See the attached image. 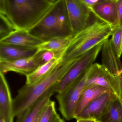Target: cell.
Here are the masks:
<instances>
[{
  "mask_svg": "<svg viewBox=\"0 0 122 122\" xmlns=\"http://www.w3.org/2000/svg\"><path fill=\"white\" fill-rule=\"evenodd\" d=\"M28 31L43 41L74 36L66 0H57L40 21Z\"/></svg>",
  "mask_w": 122,
  "mask_h": 122,
  "instance_id": "cell-1",
  "label": "cell"
},
{
  "mask_svg": "<svg viewBox=\"0 0 122 122\" xmlns=\"http://www.w3.org/2000/svg\"><path fill=\"white\" fill-rule=\"evenodd\" d=\"M77 59L61 63L48 76L36 83L25 84L13 99L14 117L17 118L21 116L48 90L56 85Z\"/></svg>",
  "mask_w": 122,
  "mask_h": 122,
  "instance_id": "cell-2",
  "label": "cell"
},
{
  "mask_svg": "<svg viewBox=\"0 0 122 122\" xmlns=\"http://www.w3.org/2000/svg\"><path fill=\"white\" fill-rule=\"evenodd\" d=\"M114 30L112 25L95 17L94 21L84 30L74 35L62 57V63L78 59L91 49L109 39Z\"/></svg>",
  "mask_w": 122,
  "mask_h": 122,
  "instance_id": "cell-3",
  "label": "cell"
},
{
  "mask_svg": "<svg viewBox=\"0 0 122 122\" xmlns=\"http://www.w3.org/2000/svg\"><path fill=\"white\" fill-rule=\"evenodd\" d=\"M4 15L16 30H28L36 25L53 4L43 0H5Z\"/></svg>",
  "mask_w": 122,
  "mask_h": 122,
  "instance_id": "cell-4",
  "label": "cell"
},
{
  "mask_svg": "<svg viewBox=\"0 0 122 122\" xmlns=\"http://www.w3.org/2000/svg\"><path fill=\"white\" fill-rule=\"evenodd\" d=\"M93 64L81 76L63 92L57 93L56 96L59 104V110L67 120L74 119L77 105L85 88Z\"/></svg>",
  "mask_w": 122,
  "mask_h": 122,
  "instance_id": "cell-5",
  "label": "cell"
},
{
  "mask_svg": "<svg viewBox=\"0 0 122 122\" xmlns=\"http://www.w3.org/2000/svg\"><path fill=\"white\" fill-rule=\"evenodd\" d=\"M104 42L98 44L80 56L64 75L55 87V92H62L84 74L94 64Z\"/></svg>",
  "mask_w": 122,
  "mask_h": 122,
  "instance_id": "cell-6",
  "label": "cell"
},
{
  "mask_svg": "<svg viewBox=\"0 0 122 122\" xmlns=\"http://www.w3.org/2000/svg\"><path fill=\"white\" fill-rule=\"evenodd\" d=\"M92 85L105 87L115 95L119 99H121L120 76L111 74L106 67L99 63L93 64L85 87Z\"/></svg>",
  "mask_w": 122,
  "mask_h": 122,
  "instance_id": "cell-7",
  "label": "cell"
},
{
  "mask_svg": "<svg viewBox=\"0 0 122 122\" xmlns=\"http://www.w3.org/2000/svg\"><path fill=\"white\" fill-rule=\"evenodd\" d=\"M66 2L72 32L74 35L87 26L92 12L89 6L79 0H66Z\"/></svg>",
  "mask_w": 122,
  "mask_h": 122,
  "instance_id": "cell-8",
  "label": "cell"
},
{
  "mask_svg": "<svg viewBox=\"0 0 122 122\" xmlns=\"http://www.w3.org/2000/svg\"><path fill=\"white\" fill-rule=\"evenodd\" d=\"M117 96L111 92L100 96L89 103L74 119H92L96 120L107 111Z\"/></svg>",
  "mask_w": 122,
  "mask_h": 122,
  "instance_id": "cell-9",
  "label": "cell"
},
{
  "mask_svg": "<svg viewBox=\"0 0 122 122\" xmlns=\"http://www.w3.org/2000/svg\"><path fill=\"white\" fill-rule=\"evenodd\" d=\"M39 66L36 54L29 58L16 61H0V74L5 75L8 72L13 71L26 76Z\"/></svg>",
  "mask_w": 122,
  "mask_h": 122,
  "instance_id": "cell-10",
  "label": "cell"
},
{
  "mask_svg": "<svg viewBox=\"0 0 122 122\" xmlns=\"http://www.w3.org/2000/svg\"><path fill=\"white\" fill-rule=\"evenodd\" d=\"M13 99L4 75L0 74V119L13 122Z\"/></svg>",
  "mask_w": 122,
  "mask_h": 122,
  "instance_id": "cell-11",
  "label": "cell"
},
{
  "mask_svg": "<svg viewBox=\"0 0 122 122\" xmlns=\"http://www.w3.org/2000/svg\"><path fill=\"white\" fill-rule=\"evenodd\" d=\"M102 65L111 74L119 76L122 71V63L117 54L111 39L102 44L101 49Z\"/></svg>",
  "mask_w": 122,
  "mask_h": 122,
  "instance_id": "cell-12",
  "label": "cell"
},
{
  "mask_svg": "<svg viewBox=\"0 0 122 122\" xmlns=\"http://www.w3.org/2000/svg\"><path fill=\"white\" fill-rule=\"evenodd\" d=\"M37 48H29L0 43V61H11L33 56Z\"/></svg>",
  "mask_w": 122,
  "mask_h": 122,
  "instance_id": "cell-13",
  "label": "cell"
},
{
  "mask_svg": "<svg viewBox=\"0 0 122 122\" xmlns=\"http://www.w3.org/2000/svg\"><path fill=\"white\" fill-rule=\"evenodd\" d=\"M43 41L30 34L28 30H17L0 41L1 43L29 48H37Z\"/></svg>",
  "mask_w": 122,
  "mask_h": 122,
  "instance_id": "cell-14",
  "label": "cell"
},
{
  "mask_svg": "<svg viewBox=\"0 0 122 122\" xmlns=\"http://www.w3.org/2000/svg\"><path fill=\"white\" fill-rule=\"evenodd\" d=\"M92 13L97 18L112 26L117 19V7L116 1L99 2L90 8Z\"/></svg>",
  "mask_w": 122,
  "mask_h": 122,
  "instance_id": "cell-15",
  "label": "cell"
},
{
  "mask_svg": "<svg viewBox=\"0 0 122 122\" xmlns=\"http://www.w3.org/2000/svg\"><path fill=\"white\" fill-rule=\"evenodd\" d=\"M55 86L48 90L21 116L17 117L15 122H33L42 108L56 92Z\"/></svg>",
  "mask_w": 122,
  "mask_h": 122,
  "instance_id": "cell-16",
  "label": "cell"
},
{
  "mask_svg": "<svg viewBox=\"0 0 122 122\" xmlns=\"http://www.w3.org/2000/svg\"><path fill=\"white\" fill-rule=\"evenodd\" d=\"M74 36L57 38L43 41L37 47L38 51H48L53 53L57 59H62Z\"/></svg>",
  "mask_w": 122,
  "mask_h": 122,
  "instance_id": "cell-17",
  "label": "cell"
},
{
  "mask_svg": "<svg viewBox=\"0 0 122 122\" xmlns=\"http://www.w3.org/2000/svg\"><path fill=\"white\" fill-rule=\"evenodd\" d=\"M108 92H110L105 87L99 85H92L85 87L77 105L74 119L89 103L101 95Z\"/></svg>",
  "mask_w": 122,
  "mask_h": 122,
  "instance_id": "cell-18",
  "label": "cell"
},
{
  "mask_svg": "<svg viewBox=\"0 0 122 122\" xmlns=\"http://www.w3.org/2000/svg\"><path fill=\"white\" fill-rule=\"evenodd\" d=\"M62 62V59L54 58L39 66L33 72L26 76L27 84H32L46 77Z\"/></svg>",
  "mask_w": 122,
  "mask_h": 122,
  "instance_id": "cell-19",
  "label": "cell"
},
{
  "mask_svg": "<svg viewBox=\"0 0 122 122\" xmlns=\"http://www.w3.org/2000/svg\"><path fill=\"white\" fill-rule=\"evenodd\" d=\"M96 122H122V104L117 97L112 102L107 111Z\"/></svg>",
  "mask_w": 122,
  "mask_h": 122,
  "instance_id": "cell-20",
  "label": "cell"
},
{
  "mask_svg": "<svg viewBox=\"0 0 122 122\" xmlns=\"http://www.w3.org/2000/svg\"><path fill=\"white\" fill-rule=\"evenodd\" d=\"M59 117L56 110L55 102L50 100L41 111L39 122H54Z\"/></svg>",
  "mask_w": 122,
  "mask_h": 122,
  "instance_id": "cell-21",
  "label": "cell"
},
{
  "mask_svg": "<svg viewBox=\"0 0 122 122\" xmlns=\"http://www.w3.org/2000/svg\"><path fill=\"white\" fill-rule=\"evenodd\" d=\"M12 23L5 15L0 13V41L16 30Z\"/></svg>",
  "mask_w": 122,
  "mask_h": 122,
  "instance_id": "cell-22",
  "label": "cell"
},
{
  "mask_svg": "<svg viewBox=\"0 0 122 122\" xmlns=\"http://www.w3.org/2000/svg\"><path fill=\"white\" fill-rule=\"evenodd\" d=\"M111 40L117 54L120 58L122 54V25L114 30Z\"/></svg>",
  "mask_w": 122,
  "mask_h": 122,
  "instance_id": "cell-23",
  "label": "cell"
},
{
  "mask_svg": "<svg viewBox=\"0 0 122 122\" xmlns=\"http://www.w3.org/2000/svg\"><path fill=\"white\" fill-rule=\"evenodd\" d=\"M39 65L46 64L54 58H56L54 54L48 51H37L36 54Z\"/></svg>",
  "mask_w": 122,
  "mask_h": 122,
  "instance_id": "cell-24",
  "label": "cell"
},
{
  "mask_svg": "<svg viewBox=\"0 0 122 122\" xmlns=\"http://www.w3.org/2000/svg\"><path fill=\"white\" fill-rule=\"evenodd\" d=\"M117 14L115 22L112 26L115 29L116 28L122 25V0L117 1Z\"/></svg>",
  "mask_w": 122,
  "mask_h": 122,
  "instance_id": "cell-25",
  "label": "cell"
},
{
  "mask_svg": "<svg viewBox=\"0 0 122 122\" xmlns=\"http://www.w3.org/2000/svg\"><path fill=\"white\" fill-rule=\"evenodd\" d=\"M5 7V0H0V13L4 15Z\"/></svg>",
  "mask_w": 122,
  "mask_h": 122,
  "instance_id": "cell-26",
  "label": "cell"
},
{
  "mask_svg": "<svg viewBox=\"0 0 122 122\" xmlns=\"http://www.w3.org/2000/svg\"><path fill=\"white\" fill-rule=\"evenodd\" d=\"M76 120V122H96L95 120L92 119H79Z\"/></svg>",
  "mask_w": 122,
  "mask_h": 122,
  "instance_id": "cell-27",
  "label": "cell"
},
{
  "mask_svg": "<svg viewBox=\"0 0 122 122\" xmlns=\"http://www.w3.org/2000/svg\"><path fill=\"white\" fill-rule=\"evenodd\" d=\"M80 1H81L82 3L86 4V5H87L88 6L90 7V8L92 5H94L93 3L91 2L90 0H79Z\"/></svg>",
  "mask_w": 122,
  "mask_h": 122,
  "instance_id": "cell-28",
  "label": "cell"
},
{
  "mask_svg": "<svg viewBox=\"0 0 122 122\" xmlns=\"http://www.w3.org/2000/svg\"><path fill=\"white\" fill-rule=\"evenodd\" d=\"M120 86H121V93H122V97L120 100H122V71L120 75Z\"/></svg>",
  "mask_w": 122,
  "mask_h": 122,
  "instance_id": "cell-29",
  "label": "cell"
},
{
  "mask_svg": "<svg viewBox=\"0 0 122 122\" xmlns=\"http://www.w3.org/2000/svg\"><path fill=\"white\" fill-rule=\"evenodd\" d=\"M54 122H65L64 120L63 119L61 118L60 117H59L58 118H57L55 121Z\"/></svg>",
  "mask_w": 122,
  "mask_h": 122,
  "instance_id": "cell-30",
  "label": "cell"
},
{
  "mask_svg": "<svg viewBox=\"0 0 122 122\" xmlns=\"http://www.w3.org/2000/svg\"><path fill=\"white\" fill-rule=\"evenodd\" d=\"M43 0L44 1H46V2H48V3H50L53 4L57 0Z\"/></svg>",
  "mask_w": 122,
  "mask_h": 122,
  "instance_id": "cell-31",
  "label": "cell"
},
{
  "mask_svg": "<svg viewBox=\"0 0 122 122\" xmlns=\"http://www.w3.org/2000/svg\"><path fill=\"white\" fill-rule=\"evenodd\" d=\"M118 0H99L98 2H105V1H116Z\"/></svg>",
  "mask_w": 122,
  "mask_h": 122,
  "instance_id": "cell-32",
  "label": "cell"
},
{
  "mask_svg": "<svg viewBox=\"0 0 122 122\" xmlns=\"http://www.w3.org/2000/svg\"><path fill=\"white\" fill-rule=\"evenodd\" d=\"M90 1L93 4H95L97 3L99 0H90Z\"/></svg>",
  "mask_w": 122,
  "mask_h": 122,
  "instance_id": "cell-33",
  "label": "cell"
},
{
  "mask_svg": "<svg viewBox=\"0 0 122 122\" xmlns=\"http://www.w3.org/2000/svg\"><path fill=\"white\" fill-rule=\"evenodd\" d=\"M0 122H5V121L4 119H0Z\"/></svg>",
  "mask_w": 122,
  "mask_h": 122,
  "instance_id": "cell-34",
  "label": "cell"
},
{
  "mask_svg": "<svg viewBox=\"0 0 122 122\" xmlns=\"http://www.w3.org/2000/svg\"><path fill=\"white\" fill-rule=\"evenodd\" d=\"M120 100V101H121V102H122V100Z\"/></svg>",
  "mask_w": 122,
  "mask_h": 122,
  "instance_id": "cell-35",
  "label": "cell"
}]
</instances>
